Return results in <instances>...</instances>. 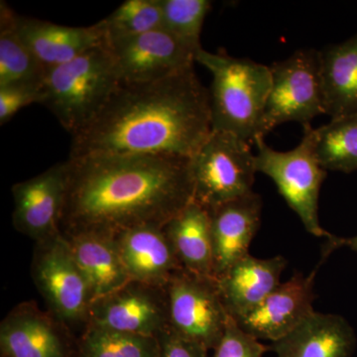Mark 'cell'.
I'll list each match as a JSON object with an SVG mask.
<instances>
[{"instance_id": "11", "label": "cell", "mask_w": 357, "mask_h": 357, "mask_svg": "<svg viewBox=\"0 0 357 357\" xmlns=\"http://www.w3.org/2000/svg\"><path fill=\"white\" fill-rule=\"evenodd\" d=\"M86 326L158 337L169 328L166 289L130 280L93 301Z\"/></svg>"}, {"instance_id": "29", "label": "cell", "mask_w": 357, "mask_h": 357, "mask_svg": "<svg viewBox=\"0 0 357 357\" xmlns=\"http://www.w3.org/2000/svg\"><path fill=\"white\" fill-rule=\"evenodd\" d=\"M41 84H10L0 88V124L7 123L23 107L41 102Z\"/></svg>"}, {"instance_id": "18", "label": "cell", "mask_w": 357, "mask_h": 357, "mask_svg": "<svg viewBox=\"0 0 357 357\" xmlns=\"http://www.w3.org/2000/svg\"><path fill=\"white\" fill-rule=\"evenodd\" d=\"M286 264L283 256L263 259L248 255L218 277V293L229 317L236 321L261 304L280 285Z\"/></svg>"}, {"instance_id": "31", "label": "cell", "mask_w": 357, "mask_h": 357, "mask_svg": "<svg viewBox=\"0 0 357 357\" xmlns=\"http://www.w3.org/2000/svg\"><path fill=\"white\" fill-rule=\"evenodd\" d=\"M344 245L351 246L357 252V236L351 237V238L344 239Z\"/></svg>"}, {"instance_id": "23", "label": "cell", "mask_w": 357, "mask_h": 357, "mask_svg": "<svg viewBox=\"0 0 357 357\" xmlns=\"http://www.w3.org/2000/svg\"><path fill=\"white\" fill-rule=\"evenodd\" d=\"M17 13L0 4V88L10 84H41L47 70L18 33Z\"/></svg>"}, {"instance_id": "15", "label": "cell", "mask_w": 357, "mask_h": 357, "mask_svg": "<svg viewBox=\"0 0 357 357\" xmlns=\"http://www.w3.org/2000/svg\"><path fill=\"white\" fill-rule=\"evenodd\" d=\"M215 280L249 253L261 222L262 201L253 192L208 211Z\"/></svg>"}, {"instance_id": "10", "label": "cell", "mask_w": 357, "mask_h": 357, "mask_svg": "<svg viewBox=\"0 0 357 357\" xmlns=\"http://www.w3.org/2000/svg\"><path fill=\"white\" fill-rule=\"evenodd\" d=\"M344 245V238L328 237L321 260L309 275L296 272L292 278L280 283L253 311L236 319L241 328L257 338L274 342L292 332L314 312V279L319 267L333 250Z\"/></svg>"}, {"instance_id": "9", "label": "cell", "mask_w": 357, "mask_h": 357, "mask_svg": "<svg viewBox=\"0 0 357 357\" xmlns=\"http://www.w3.org/2000/svg\"><path fill=\"white\" fill-rule=\"evenodd\" d=\"M169 328L181 337L215 349L230 318L213 278L182 269L166 286Z\"/></svg>"}, {"instance_id": "2", "label": "cell", "mask_w": 357, "mask_h": 357, "mask_svg": "<svg viewBox=\"0 0 357 357\" xmlns=\"http://www.w3.org/2000/svg\"><path fill=\"white\" fill-rule=\"evenodd\" d=\"M61 231L165 227L194 199L191 159L165 156L68 159Z\"/></svg>"}, {"instance_id": "3", "label": "cell", "mask_w": 357, "mask_h": 357, "mask_svg": "<svg viewBox=\"0 0 357 357\" xmlns=\"http://www.w3.org/2000/svg\"><path fill=\"white\" fill-rule=\"evenodd\" d=\"M196 62L213 76L210 91L213 130L234 134L246 142L260 137L271 89V70L250 59L199 50Z\"/></svg>"}, {"instance_id": "6", "label": "cell", "mask_w": 357, "mask_h": 357, "mask_svg": "<svg viewBox=\"0 0 357 357\" xmlns=\"http://www.w3.org/2000/svg\"><path fill=\"white\" fill-rule=\"evenodd\" d=\"M194 201L211 211L253 192L255 154L234 134L211 131L191 159Z\"/></svg>"}, {"instance_id": "24", "label": "cell", "mask_w": 357, "mask_h": 357, "mask_svg": "<svg viewBox=\"0 0 357 357\" xmlns=\"http://www.w3.org/2000/svg\"><path fill=\"white\" fill-rule=\"evenodd\" d=\"M312 132L317 157L326 171L357 170V114L332 119Z\"/></svg>"}, {"instance_id": "1", "label": "cell", "mask_w": 357, "mask_h": 357, "mask_svg": "<svg viewBox=\"0 0 357 357\" xmlns=\"http://www.w3.org/2000/svg\"><path fill=\"white\" fill-rule=\"evenodd\" d=\"M211 131L210 91L192 66L157 81L121 83L100 112L72 135L69 159H192Z\"/></svg>"}, {"instance_id": "8", "label": "cell", "mask_w": 357, "mask_h": 357, "mask_svg": "<svg viewBox=\"0 0 357 357\" xmlns=\"http://www.w3.org/2000/svg\"><path fill=\"white\" fill-rule=\"evenodd\" d=\"M31 274L48 312L66 326L86 325L93 293L62 231L36 243Z\"/></svg>"}, {"instance_id": "20", "label": "cell", "mask_w": 357, "mask_h": 357, "mask_svg": "<svg viewBox=\"0 0 357 357\" xmlns=\"http://www.w3.org/2000/svg\"><path fill=\"white\" fill-rule=\"evenodd\" d=\"M62 234L89 282L93 301L130 281L114 234L89 230Z\"/></svg>"}, {"instance_id": "27", "label": "cell", "mask_w": 357, "mask_h": 357, "mask_svg": "<svg viewBox=\"0 0 357 357\" xmlns=\"http://www.w3.org/2000/svg\"><path fill=\"white\" fill-rule=\"evenodd\" d=\"M162 27L198 54L201 34L211 8L208 0H161ZM197 56V55H196Z\"/></svg>"}, {"instance_id": "4", "label": "cell", "mask_w": 357, "mask_h": 357, "mask_svg": "<svg viewBox=\"0 0 357 357\" xmlns=\"http://www.w3.org/2000/svg\"><path fill=\"white\" fill-rule=\"evenodd\" d=\"M121 83L109 45H103L47 70L40 105L74 135L100 112Z\"/></svg>"}, {"instance_id": "5", "label": "cell", "mask_w": 357, "mask_h": 357, "mask_svg": "<svg viewBox=\"0 0 357 357\" xmlns=\"http://www.w3.org/2000/svg\"><path fill=\"white\" fill-rule=\"evenodd\" d=\"M312 131L311 124L304 126V136L300 144L286 152L268 146L264 137L256 138V170L273 181L281 196L310 234L328 238L332 234L321 227L319 220V191L326 171L317 157Z\"/></svg>"}, {"instance_id": "12", "label": "cell", "mask_w": 357, "mask_h": 357, "mask_svg": "<svg viewBox=\"0 0 357 357\" xmlns=\"http://www.w3.org/2000/svg\"><path fill=\"white\" fill-rule=\"evenodd\" d=\"M107 45L121 83L157 81L196 62L197 54L163 27Z\"/></svg>"}, {"instance_id": "21", "label": "cell", "mask_w": 357, "mask_h": 357, "mask_svg": "<svg viewBox=\"0 0 357 357\" xmlns=\"http://www.w3.org/2000/svg\"><path fill=\"white\" fill-rule=\"evenodd\" d=\"M164 229L183 269L204 278L215 279L208 210L192 199L167 222Z\"/></svg>"}, {"instance_id": "26", "label": "cell", "mask_w": 357, "mask_h": 357, "mask_svg": "<svg viewBox=\"0 0 357 357\" xmlns=\"http://www.w3.org/2000/svg\"><path fill=\"white\" fill-rule=\"evenodd\" d=\"M98 23L107 44L158 29L163 23L161 0H126Z\"/></svg>"}, {"instance_id": "16", "label": "cell", "mask_w": 357, "mask_h": 357, "mask_svg": "<svg viewBox=\"0 0 357 357\" xmlns=\"http://www.w3.org/2000/svg\"><path fill=\"white\" fill-rule=\"evenodd\" d=\"M114 236L130 280L165 288L183 269L164 227L142 225Z\"/></svg>"}, {"instance_id": "28", "label": "cell", "mask_w": 357, "mask_h": 357, "mask_svg": "<svg viewBox=\"0 0 357 357\" xmlns=\"http://www.w3.org/2000/svg\"><path fill=\"white\" fill-rule=\"evenodd\" d=\"M270 347L244 332L230 317L225 333L211 357H262Z\"/></svg>"}, {"instance_id": "25", "label": "cell", "mask_w": 357, "mask_h": 357, "mask_svg": "<svg viewBox=\"0 0 357 357\" xmlns=\"http://www.w3.org/2000/svg\"><path fill=\"white\" fill-rule=\"evenodd\" d=\"M77 357H160L158 337L86 326Z\"/></svg>"}, {"instance_id": "13", "label": "cell", "mask_w": 357, "mask_h": 357, "mask_svg": "<svg viewBox=\"0 0 357 357\" xmlns=\"http://www.w3.org/2000/svg\"><path fill=\"white\" fill-rule=\"evenodd\" d=\"M1 357H77L69 326L34 302L17 305L0 325Z\"/></svg>"}, {"instance_id": "17", "label": "cell", "mask_w": 357, "mask_h": 357, "mask_svg": "<svg viewBox=\"0 0 357 357\" xmlns=\"http://www.w3.org/2000/svg\"><path fill=\"white\" fill-rule=\"evenodd\" d=\"M16 25L21 38L47 70L107 45L98 23L88 27H74L17 14Z\"/></svg>"}, {"instance_id": "19", "label": "cell", "mask_w": 357, "mask_h": 357, "mask_svg": "<svg viewBox=\"0 0 357 357\" xmlns=\"http://www.w3.org/2000/svg\"><path fill=\"white\" fill-rule=\"evenodd\" d=\"M356 342L347 319L314 311L269 347L277 357H351Z\"/></svg>"}, {"instance_id": "7", "label": "cell", "mask_w": 357, "mask_h": 357, "mask_svg": "<svg viewBox=\"0 0 357 357\" xmlns=\"http://www.w3.org/2000/svg\"><path fill=\"white\" fill-rule=\"evenodd\" d=\"M260 137L289 121L303 126L325 114L321 55L314 49H301L290 57L273 63Z\"/></svg>"}, {"instance_id": "30", "label": "cell", "mask_w": 357, "mask_h": 357, "mask_svg": "<svg viewBox=\"0 0 357 357\" xmlns=\"http://www.w3.org/2000/svg\"><path fill=\"white\" fill-rule=\"evenodd\" d=\"M158 340L160 357H210L204 345L181 337L170 328L160 333Z\"/></svg>"}, {"instance_id": "22", "label": "cell", "mask_w": 357, "mask_h": 357, "mask_svg": "<svg viewBox=\"0 0 357 357\" xmlns=\"http://www.w3.org/2000/svg\"><path fill=\"white\" fill-rule=\"evenodd\" d=\"M321 55L325 114L331 119L357 114V34L330 45Z\"/></svg>"}, {"instance_id": "14", "label": "cell", "mask_w": 357, "mask_h": 357, "mask_svg": "<svg viewBox=\"0 0 357 357\" xmlns=\"http://www.w3.org/2000/svg\"><path fill=\"white\" fill-rule=\"evenodd\" d=\"M67 161L13 185V222L17 231L36 243L61 232L66 192Z\"/></svg>"}]
</instances>
